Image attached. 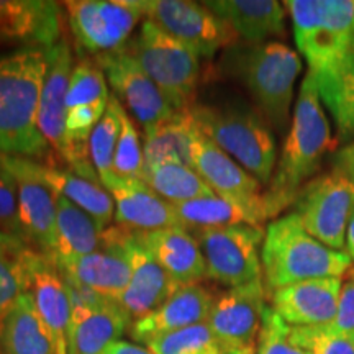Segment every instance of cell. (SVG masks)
I'll list each match as a JSON object with an SVG mask.
<instances>
[{"label": "cell", "instance_id": "obj_1", "mask_svg": "<svg viewBox=\"0 0 354 354\" xmlns=\"http://www.w3.org/2000/svg\"><path fill=\"white\" fill-rule=\"evenodd\" d=\"M46 48L25 46L0 56V154L46 158L50 145L38 127Z\"/></svg>", "mask_w": 354, "mask_h": 354}, {"label": "cell", "instance_id": "obj_2", "mask_svg": "<svg viewBox=\"0 0 354 354\" xmlns=\"http://www.w3.org/2000/svg\"><path fill=\"white\" fill-rule=\"evenodd\" d=\"M331 140V127L317 82L308 73L300 86L281 159L276 165L269 189L264 192L271 216H277L290 207L299 190L320 171Z\"/></svg>", "mask_w": 354, "mask_h": 354}, {"label": "cell", "instance_id": "obj_3", "mask_svg": "<svg viewBox=\"0 0 354 354\" xmlns=\"http://www.w3.org/2000/svg\"><path fill=\"white\" fill-rule=\"evenodd\" d=\"M261 264L271 294L310 279L343 277L354 263L344 250H331L313 238L290 212L266 228Z\"/></svg>", "mask_w": 354, "mask_h": 354}, {"label": "cell", "instance_id": "obj_4", "mask_svg": "<svg viewBox=\"0 0 354 354\" xmlns=\"http://www.w3.org/2000/svg\"><path fill=\"white\" fill-rule=\"evenodd\" d=\"M225 63L250 91L264 120L274 130L284 133L295 82L302 71L297 53L279 41L233 44L225 55Z\"/></svg>", "mask_w": 354, "mask_h": 354}, {"label": "cell", "instance_id": "obj_5", "mask_svg": "<svg viewBox=\"0 0 354 354\" xmlns=\"http://www.w3.org/2000/svg\"><path fill=\"white\" fill-rule=\"evenodd\" d=\"M207 138L223 149L261 184H269L277 165L276 140L264 117L245 105L189 107Z\"/></svg>", "mask_w": 354, "mask_h": 354}, {"label": "cell", "instance_id": "obj_6", "mask_svg": "<svg viewBox=\"0 0 354 354\" xmlns=\"http://www.w3.org/2000/svg\"><path fill=\"white\" fill-rule=\"evenodd\" d=\"M297 48L317 74L338 63L354 39V0H289Z\"/></svg>", "mask_w": 354, "mask_h": 354}, {"label": "cell", "instance_id": "obj_7", "mask_svg": "<svg viewBox=\"0 0 354 354\" xmlns=\"http://www.w3.org/2000/svg\"><path fill=\"white\" fill-rule=\"evenodd\" d=\"M125 50L153 79L176 112L190 107L201 77L197 53L148 20L141 24L140 33Z\"/></svg>", "mask_w": 354, "mask_h": 354}, {"label": "cell", "instance_id": "obj_8", "mask_svg": "<svg viewBox=\"0 0 354 354\" xmlns=\"http://www.w3.org/2000/svg\"><path fill=\"white\" fill-rule=\"evenodd\" d=\"M292 214L304 228L331 250L343 251L354 215V183L338 171L315 176L299 190Z\"/></svg>", "mask_w": 354, "mask_h": 354}, {"label": "cell", "instance_id": "obj_9", "mask_svg": "<svg viewBox=\"0 0 354 354\" xmlns=\"http://www.w3.org/2000/svg\"><path fill=\"white\" fill-rule=\"evenodd\" d=\"M190 232L202 251L207 277L233 289L259 281L263 276L261 248L266 234L263 227L241 223Z\"/></svg>", "mask_w": 354, "mask_h": 354}, {"label": "cell", "instance_id": "obj_10", "mask_svg": "<svg viewBox=\"0 0 354 354\" xmlns=\"http://www.w3.org/2000/svg\"><path fill=\"white\" fill-rule=\"evenodd\" d=\"M143 15L162 32L179 39L198 56L212 57L233 46L236 33L205 3L189 0H141Z\"/></svg>", "mask_w": 354, "mask_h": 354}, {"label": "cell", "instance_id": "obj_11", "mask_svg": "<svg viewBox=\"0 0 354 354\" xmlns=\"http://www.w3.org/2000/svg\"><path fill=\"white\" fill-rule=\"evenodd\" d=\"M0 162L17 187L21 238L35 251L51 258L56 228L55 190L44 183L39 162L33 159L0 154Z\"/></svg>", "mask_w": 354, "mask_h": 354}, {"label": "cell", "instance_id": "obj_12", "mask_svg": "<svg viewBox=\"0 0 354 354\" xmlns=\"http://www.w3.org/2000/svg\"><path fill=\"white\" fill-rule=\"evenodd\" d=\"M63 6L77 43L95 55L123 48L145 17L141 0H69Z\"/></svg>", "mask_w": 354, "mask_h": 354}, {"label": "cell", "instance_id": "obj_13", "mask_svg": "<svg viewBox=\"0 0 354 354\" xmlns=\"http://www.w3.org/2000/svg\"><path fill=\"white\" fill-rule=\"evenodd\" d=\"M192 169L216 196L251 212L259 225L271 218L259 180L207 138L197 125L192 136Z\"/></svg>", "mask_w": 354, "mask_h": 354}, {"label": "cell", "instance_id": "obj_14", "mask_svg": "<svg viewBox=\"0 0 354 354\" xmlns=\"http://www.w3.org/2000/svg\"><path fill=\"white\" fill-rule=\"evenodd\" d=\"M266 307L264 282L259 279L215 299L207 325L225 353L256 354Z\"/></svg>", "mask_w": 354, "mask_h": 354}, {"label": "cell", "instance_id": "obj_15", "mask_svg": "<svg viewBox=\"0 0 354 354\" xmlns=\"http://www.w3.org/2000/svg\"><path fill=\"white\" fill-rule=\"evenodd\" d=\"M97 64L100 66L105 79L117 94V99L120 104L123 102L127 105L145 131L169 120L176 113L153 79L136 63L125 46L117 51L99 55Z\"/></svg>", "mask_w": 354, "mask_h": 354}, {"label": "cell", "instance_id": "obj_16", "mask_svg": "<svg viewBox=\"0 0 354 354\" xmlns=\"http://www.w3.org/2000/svg\"><path fill=\"white\" fill-rule=\"evenodd\" d=\"M131 232L122 227L104 230L102 245L94 253L56 264L63 277L76 281L105 297L118 300L130 284L131 261L128 241Z\"/></svg>", "mask_w": 354, "mask_h": 354}, {"label": "cell", "instance_id": "obj_17", "mask_svg": "<svg viewBox=\"0 0 354 354\" xmlns=\"http://www.w3.org/2000/svg\"><path fill=\"white\" fill-rule=\"evenodd\" d=\"M28 292L39 317L50 331L56 354H71V318L73 304L68 287L56 264L38 251L32 250L26 261Z\"/></svg>", "mask_w": 354, "mask_h": 354}, {"label": "cell", "instance_id": "obj_18", "mask_svg": "<svg viewBox=\"0 0 354 354\" xmlns=\"http://www.w3.org/2000/svg\"><path fill=\"white\" fill-rule=\"evenodd\" d=\"M73 69V51L66 39H57L46 48V74L39 95L38 127L46 143L61 158L66 153V99Z\"/></svg>", "mask_w": 354, "mask_h": 354}, {"label": "cell", "instance_id": "obj_19", "mask_svg": "<svg viewBox=\"0 0 354 354\" xmlns=\"http://www.w3.org/2000/svg\"><path fill=\"white\" fill-rule=\"evenodd\" d=\"M342 289V277L297 282L271 292L272 310L290 326L326 325L336 315Z\"/></svg>", "mask_w": 354, "mask_h": 354}, {"label": "cell", "instance_id": "obj_20", "mask_svg": "<svg viewBox=\"0 0 354 354\" xmlns=\"http://www.w3.org/2000/svg\"><path fill=\"white\" fill-rule=\"evenodd\" d=\"M107 190L113 198L118 227L133 233L184 227L174 205L159 197L145 180L115 177Z\"/></svg>", "mask_w": 354, "mask_h": 354}, {"label": "cell", "instance_id": "obj_21", "mask_svg": "<svg viewBox=\"0 0 354 354\" xmlns=\"http://www.w3.org/2000/svg\"><path fill=\"white\" fill-rule=\"evenodd\" d=\"M214 302L215 299L210 290L201 284L177 287L161 307L131 323V338L148 344L159 336L205 323L209 320Z\"/></svg>", "mask_w": 354, "mask_h": 354}, {"label": "cell", "instance_id": "obj_22", "mask_svg": "<svg viewBox=\"0 0 354 354\" xmlns=\"http://www.w3.org/2000/svg\"><path fill=\"white\" fill-rule=\"evenodd\" d=\"M128 253L131 261L130 284L117 302L133 323L161 307L180 286L172 281L133 232L128 241Z\"/></svg>", "mask_w": 354, "mask_h": 354}, {"label": "cell", "instance_id": "obj_23", "mask_svg": "<svg viewBox=\"0 0 354 354\" xmlns=\"http://www.w3.org/2000/svg\"><path fill=\"white\" fill-rule=\"evenodd\" d=\"M61 7L51 0H0V44L48 48L59 39Z\"/></svg>", "mask_w": 354, "mask_h": 354}, {"label": "cell", "instance_id": "obj_24", "mask_svg": "<svg viewBox=\"0 0 354 354\" xmlns=\"http://www.w3.org/2000/svg\"><path fill=\"white\" fill-rule=\"evenodd\" d=\"M136 236L177 286L198 284L207 277L202 251L189 228L172 227Z\"/></svg>", "mask_w": 354, "mask_h": 354}, {"label": "cell", "instance_id": "obj_25", "mask_svg": "<svg viewBox=\"0 0 354 354\" xmlns=\"http://www.w3.org/2000/svg\"><path fill=\"white\" fill-rule=\"evenodd\" d=\"M203 3L246 43H266L286 32V7L276 0H210Z\"/></svg>", "mask_w": 354, "mask_h": 354}, {"label": "cell", "instance_id": "obj_26", "mask_svg": "<svg viewBox=\"0 0 354 354\" xmlns=\"http://www.w3.org/2000/svg\"><path fill=\"white\" fill-rule=\"evenodd\" d=\"M131 326L117 300L99 308H73L71 354H104Z\"/></svg>", "mask_w": 354, "mask_h": 354}, {"label": "cell", "instance_id": "obj_27", "mask_svg": "<svg viewBox=\"0 0 354 354\" xmlns=\"http://www.w3.org/2000/svg\"><path fill=\"white\" fill-rule=\"evenodd\" d=\"M0 354H56L50 331L28 292L0 320Z\"/></svg>", "mask_w": 354, "mask_h": 354}, {"label": "cell", "instance_id": "obj_28", "mask_svg": "<svg viewBox=\"0 0 354 354\" xmlns=\"http://www.w3.org/2000/svg\"><path fill=\"white\" fill-rule=\"evenodd\" d=\"M55 251L50 258L53 263H68L99 250L104 236V227H100L87 212L79 209L66 197L55 192Z\"/></svg>", "mask_w": 354, "mask_h": 354}, {"label": "cell", "instance_id": "obj_29", "mask_svg": "<svg viewBox=\"0 0 354 354\" xmlns=\"http://www.w3.org/2000/svg\"><path fill=\"white\" fill-rule=\"evenodd\" d=\"M312 76L317 82L322 104L333 118L338 140L351 143L354 141V39L338 63Z\"/></svg>", "mask_w": 354, "mask_h": 354}, {"label": "cell", "instance_id": "obj_30", "mask_svg": "<svg viewBox=\"0 0 354 354\" xmlns=\"http://www.w3.org/2000/svg\"><path fill=\"white\" fill-rule=\"evenodd\" d=\"M196 130L189 109L176 112L169 120L145 131V167L180 165L192 167V136Z\"/></svg>", "mask_w": 354, "mask_h": 354}, {"label": "cell", "instance_id": "obj_31", "mask_svg": "<svg viewBox=\"0 0 354 354\" xmlns=\"http://www.w3.org/2000/svg\"><path fill=\"white\" fill-rule=\"evenodd\" d=\"M39 174L43 180L56 194L68 198L79 209L87 212L100 227H107L113 218V198L99 183L86 179L74 171L57 169L51 166L39 165Z\"/></svg>", "mask_w": 354, "mask_h": 354}, {"label": "cell", "instance_id": "obj_32", "mask_svg": "<svg viewBox=\"0 0 354 354\" xmlns=\"http://www.w3.org/2000/svg\"><path fill=\"white\" fill-rule=\"evenodd\" d=\"M159 197L177 205L202 197L216 196L210 185L192 167L180 165L148 166L143 171V179Z\"/></svg>", "mask_w": 354, "mask_h": 354}, {"label": "cell", "instance_id": "obj_33", "mask_svg": "<svg viewBox=\"0 0 354 354\" xmlns=\"http://www.w3.org/2000/svg\"><path fill=\"white\" fill-rule=\"evenodd\" d=\"M174 209L185 228H216L230 225H261L251 212H248L236 203L225 201L218 196L202 197L196 201L177 203Z\"/></svg>", "mask_w": 354, "mask_h": 354}, {"label": "cell", "instance_id": "obj_34", "mask_svg": "<svg viewBox=\"0 0 354 354\" xmlns=\"http://www.w3.org/2000/svg\"><path fill=\"white\" fill-rule=\"evenodd\" d=\"M32 250L20 238L0 233V320L28 289L26 261Z\"/></svg>", "mask_w": 354, "mask_h": 354}, {"label": "cell", "instance_id": "obj_35", "mask_svg": "<svg viewBox=\"0 0 354 354\" xmlns=\"http://www.w3.org/2000/svg\"><path fill=\"white\" fill-rule=\"evenodd\" d=\"M123 110L125 109H123L120 100L117 97H110L109 107L92 131L91 140H88V158H91L92 166H94L97 176H99L105 189H109V185L117 177L113 171V159L118 135H120Z\"/></svg>", "mask_w": 354, "mask_h": 354}, {"label": "cell", "instance_id": "obj_36", "mask_svg": "<svg viewBox=\"0 0 354 354\" xmlns=\"http://www.w3.org/2000/svg\"><path fill=\"white\" fill-rule=\"evenodd\" d=\"M109 87L100 66L94 61L82 59L74 66L71 74L66 109L73 110L82 105L109 102Z\"/></svg>", "mask_w": 354, "mask_h": 354}, {"label": "cell", "instance_id": "obj_37", "mask_svg": "<svg viewBox=\"0 0 354 354\" xmlns=\"http://www.w3.org/2000/svg\"><path fill=\"white\" fill-rule=\"evenodd\" d=\"M218 346V342L205 323L159 336L146 344L153 354H207Z\"/></svg>", "mask_w": 354, "mask_h": 354}, {"label": "cell", "instance_id": "obj_38", "mask_svg": "<svg viewBox=\"0 0 354 354\" xmlns=\"http://www.w3.org/2000/svg\"><path fill=\"white\" fill-rule=\"evenodd\" d=\"M290 338L310 354H354V335H343L331 326H290Z\"/></svg>", "mask_w": 354, "mask_h": 354}, {"label": "cell", "instance_id": "obj_39", "mask_svg": "<svg viewBox=\"0 0 354 354\" xmlns=\"http://www.w3.org/2000/svg\"><path fill=\"white\" fill-rule=\"evenodd\" d=\"M113 171L115 176L122 177V179H143V146H141L135 123L131 122L125 110L122 113V127L117 149H115Z\"/></svg>", "mask_w": 354, "mask_h": 354}, {"label": "cell", "instance_id": "obj_40", "mask_svg": "<svg viewBox=\"0 0 354 354\" xmlns=\"http://www.w3.org/2000/svg\"><path fill=\"white\" fill-rule=\"evenodd\" d=\"M256 354H310L297 346L290 338V325L274 312L272 307H266L263 325L258 336Z\"/></svg>", "mask_w": 354, "mask_h": 354}, {"label": "cell", "instance_id": "obj_41", "mask_svg": "<svg viewBox=\"0 0 354 354\" xmlns=\"http://www.w3.org/2000/svg\"><path fill=\"white\" fill-rule=\"evenodd\" d=\"M0 233L21 238L19 221V202H17V187L12 176L0 162Z\"/></svg>", "mask_w": 354, "mask_h": 354}, {"label": "cell", "instance_id": "obj_42", "mask_svg": "<svg viewBox=\"0 0 354 354\" xmlns=\"http://www.w3.org/2000/svg\"><path fill=\"white\" fill-rule=\"evenodd\" d=\"M328 325L343 335H354V277L351 276L343 284L339 295L338 310Z\"/></svg>", "mask_w": 354, "mask_h": 354}, {"label": "cell", "instance_id": "obj_43", "mask_svg": "<svg viewBox=\"0 0 354 354\" xmlns=\"http://www.w3.org/2000/svg\"><path fill=\"white\" fill-rule=\"evenodd\" d=\"M331 169L342 172L343 176H346L348 179H351L354 183V141L348 143L335 154Z\"/></svg>", "mask_w": 354, "mask_h": 354}, {"label": "cell", "instance_id": "obj_44", "mask_svg": "<svg viewBox=\"0 0 354 354\" xmlns=\"http://www.w3.org/2000/svg\"><path fill=\"white\" fill-rule=\"evenodd\" d=\"M104 354H153L148 348L140 346V344L130 343V342H115L107 348Z\"/></svg>", "mask_w": 354, "mask_h": 354}, {"label": "cell", "instance_id": "obj_45", "mask_svg": "<svg viewBox=\"0 0 354 354\" xmlns=\"http://www.w3.org/2000/svg\"><path fill=\"white\" fill-rule=\"evenodd\" d=\"M344 251L349 254V258L353 259L354 263V215L351 221H349V227L346 232V245H344Z\"/></svg>", "mask_w": 354, "mask_h": 354}, {"label": "cell", "instance_id": "obj_46", "mask_svg": "<svg viewBox=\"0 0 354 354\" xmlns=\"http://www.w3.org/2000/svg\"><path fill=\"white\" fill-rule=\"evenodd\" d=\"M351 276H353V277H354V269H353V274H351Z\"/></svg>", "mask_w": 354, "mask_h": 354}, {"label": "cell", "instance_id": "obj_47", "mask_svg": "<svg viewBox=\"0 0 354 354\" xmlns=\"http://www.w3.org/2000/svg\"><path fill=\"white\" fill-rule=\"evenodd\" d=\"M353 32H354V26H353Z\"/></svg>", "mask_w": 354, "mask_h": 354}]
</instances>
